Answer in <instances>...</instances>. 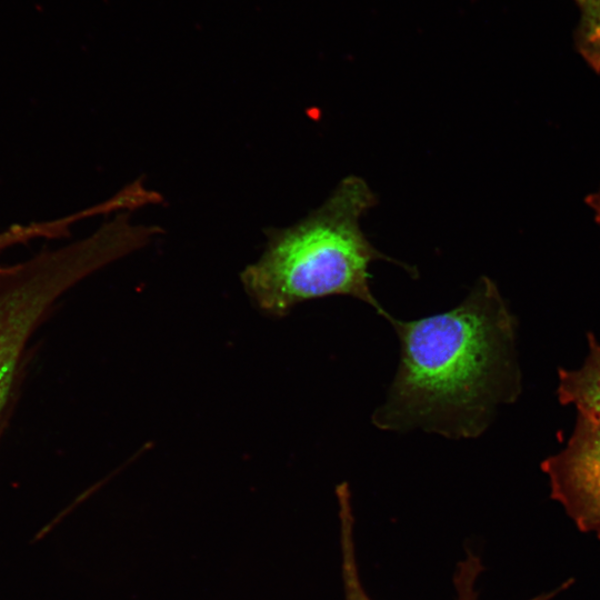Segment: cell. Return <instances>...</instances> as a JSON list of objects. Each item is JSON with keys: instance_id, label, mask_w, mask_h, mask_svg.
<instances>
[{"instance_id": "cell-1", "label": "cell", "mask_w": 600, "mask_h": 600, "mask_svg": "<svg viewBox=\"0 0 600 600\" xmlns=\"http://www.w3.org/2000/svg\"><path fill=\"white\" fill-rule=\"evenodd\" d=\"M386 320L399 338L400 362L371 417L380 430L472 439L487 430L501 404L519 397L517 322L490 278L480 277L451 310Z\"/></svg>"}, {"instance_id": "cell-2", "label": "cell", "mask_w": 600, "mask_h": 600, "mask_svg": "<svg viewBox=\"0 0 600 600\" xmlns=\"http://www.w3.org/2000/svg\"><path fill=\"white\" fill-rule=\"evenodd\" d=\"M377 203L366 180L350 174L299 222L268 229L264 251L240 274L253 304L266 316L282 318L303 301L342 294L387 319L390 313L371 291L369 266L384 260L412 277L418 272L379 251L363 233L360 220Z\"/></svg>"}, {"instance_id": "cell-3", "label": "cell", "mask_w": 600, "mask_h": 600, "mask_svg": "<svg viewBox=\"0 0 600 600\" xmlns=\"http://www.w3.org/2000/svg\"><path fill=\"white\" fill-rule=\"evenodd\" d=\"M103 229L21 262L0 266V388L17 382L29 340L68 290L118 259Z\"/></svg>"}, {"instance_id": "cell-4", "label": "cell", "mask_w": 600, "mask_h": 600, "mask_svg": "<svg viewBox=\"0 0 600 600\" xmlns=\"http://www.w3.org/2000/svg\"><path fill=\"white\" fill-rule=\"evenodd\" d=\"M541 469L551 497L577 527L600 537V417L578 413L567 444L547 458Z\"/></svg>"}, {"instance_id": "cell-5", "label": "cell", "mask_w": 600, "mask_h": 600, "mask_svg": "<svg viewBox=\"0 0 600 600\" xmlns=\"http://www.w3.org/2000/svg\"><path fill=\"white\" fill-rule=\"evenodd\" d=\"M557 394L578 413L600 417V342L588 333V354L577 369H560Z\"/></svg>"}, {"instance_id": "cell-6", "label": "cell", "mask_w": 600, "mask_h": 600, "mask_svg": "<svg viewBox=\"0 0 600 600\" xmlns=\"http://www.w3.org/2000/svg\"><path fill=\"white\" fill-rule=\"evenodd\" d=\"M340 517V540H341V573L344 600H372L366 592L356 559L354 537H353V513L350 491L347 488L337 491ZM559 591V590H557ZM550 592L536 597L531 600H548L557 593Z\"/></svg>"}, {"instance_id": "cell-7", "label": "cell", "mask_w": 600, "mask_h": 600, "mask_svg": "<svg viewBox=\"0 0 600 600\" xmlns=\"http://www.w3.org/2000/svg\"><path fill=\"white\" fill-rule=\"evenodd\" d=\"M580 13L573 40L579 54L600 74V0H573Z\"/></svg>"}, {"instance_id": "cell-8", "label": "cell", "mask_w": 600, "mask_h": 600, "mask_svg": "<svg viewBox=\"0 0 600 600\" xmlns=\"http://www.w3.org/2000/svg\"><path fill=\"white\" fill-rule=\"evenodd\" d=\"M24 242L26 234L19 226L13 224L0 230V259L8 250L19 247Z\"/></svg>"}, {"instance_id": "cell-9", "label": "cell", "mask_w": 600, "mask_h": 600, "mask_svg": "<svg viewBox=\"0 0 600 600\" xmlns=\"http://www.w3.org/2000/svg\"><path fill=\"white\" fill-rule=\"evenodd\" d=\"M586 203L592 210L596 221L600 224V186L586 198Z\"/></svg>"}]
</instances>
